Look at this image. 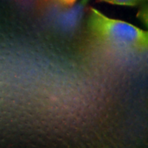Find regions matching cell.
<instances>
[{
    "label": "cell",
    "instance_id": "2",
    "mask_svg": "<svg viewBox=\"0 0 148 148\" xmlns=\"http://www.w3.org/2000/svg\"><path fill=\"white\" fill-rule=\"evenodd\" d=\"M99 1L110 3L113 5H127V6H134L140 4L145 0H99Z\"/></svg>",
    "mask_w": 148,
    "mask_h": 148
},
{
    "label": "cell",
    "instance_id": "1",
    "mask_svg": "<svg viewBox=\"0 0 148 148\" xmlns=\"http://www.w3.org/2000/svg\"><path fill=\"white\" fill-rule=\"evenodd\" d=\"M87 28L92 40L107 50L121 55H137L147 50L148 33L132 24L90 8Z\"/></svg>",
    "mask_w": 148,
    "mask_h": 148
},
{
    "label": "cell",
    "instance_id": "3",
    "mask_svg": "<svg viewBox=\"0 0 148 148\" xmlns=\"http://www.w3.org/2000/svg\"><path fill=\"white\" fill-rule=\"evenodd\" d=\"M56 1L65 6H71L75 3L77 0H56Z\"/></svg>",
    "mask_w": 148,
    "mask_h": 148
}]
</instances>
